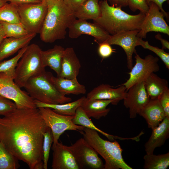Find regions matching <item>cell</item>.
<instances>
[{
    "label": "cell",
    "instance_id": "f35d334b",
    "mask_svg": "<svg viewBox=\"0 0 169 169\" xmlns=\"http://www.w3.org/2000/svg\"><path fill=\"white\" fill-rule=\"evenodd\" d=\"M166 117H169V89L164 90L157 98Z\"/></svg>",
    "mask_w": 169,
    "mask_h": 169
},
{
    "label": "cell",
    "instance_id": "74e56055",
    "mask_svg": "<svg viewBox=\"0 0 169 169\" xmlns=\"http://www.w3.org/2000/svg\"><path fill=\"white\" fill-rule=\"evenodd\" d=\"M98 44V52L102 59L108 58L115 52V49H113L110 44L105 42Z\"/></svg>",
    "mask_w": 169,
    "mask_h": 169
},
{
    "label": "cell",
    "instance_id": "5bb4252c",
    "mask_svg": "<svg viewBox=\"0 0 169 169\" xmlns=\"http://www.w3.org/2000/svg\"><path fill=\"white\" fill-rule=\"evenodd\" d=\"M68 28L70 38H76L82 34H87L94 37L98 44L105 41L110 35L97 24L86 20L75 19Z\"/></svg>",
    "mask_w": 169,
    "mask_h": 169
},
{
    "label": "cell",
    "instance_id": "ac0fdd59",
    "mask_svg": "<svg viewBox=\"0 0 169 169\" xmlns=\"http://www.w3.org/2000/svg\"><path fill=\"white\" fill-rule=\"evenodd\" d=\"M151 135L145 145L146 154L153 153L155 149L163 145L169 137V117H166L157 126L152 129Z\"/></svg>",
    "mask_w": 169,
    "mask_h": 169
},
{
    "label": "cell",
    "instance_id": "44dd1931",
    "mask_svg": "<svg viewBox=\"0 0 169 169\" xmlns=\"http://www.w3.org/2000/svg\"><path fill=\"white\" fill-rule=\"evenodd\" d=\"M36 34L30 33L23 37L5 38L0 45V62L28 45Z\"/></svg>",
    "mask_w": 169,
    "mask_h": 169
},
{
    "label": "cell",
    "instance_id": "ee69618b",
    "mask_svg": "<svg viewBox=\"0 0 169 169\" xmlns=\"http://www.w3.org/2000/svg\"><path fill=\"white\" fill-rule=\"evenodd\" d=\"M10 3L15 4H23L26 3H39L42 2L43 0H8Z\"/></svg>",
    "mask_w": 169,
    "mask_h": 169
},
{
    "label": "cell",
    "instance_id": "d4e9b609",
    "mask_svg": "<svg viewBox=\"0 0 169 169\" xmlns=\"http://www.w3.org/2000/svg\"><path fill=\"white\" fill-rule=\"evenodd\" d=\"M72 121L75 124L82 125L85 127L96 131L106 137L111 141H113L116 139L121 140H131L135 141L136 139V136L131 138H124L110 135L100 130L94 124L81 106L79 107L76 109Z\"/></svg>",
    "mask_w": 169,
    "mask_h": 169
},
{
    "label": "cell",
    "instance_id": "d6986e66",
    "mask_svg": "<svg viewBox=\"0 0 169 169\" xmlns=\"http://www.w3.org/2000/svg\"><path fill=\"white\" fill-rule=\"evenodd\" d=\"M139 115L145 119L148 128L151 129L158 126L166 117L158 98L150 99Z\"/></svg>",
    "mask_w": 169,
    "mask_h": 169
},
{
    "label": "cell",
    "instance_id": "ffe728a7",
    "mask_svg": "<svg viewBox=\"0 0 169 169\" xmlns=\"http://www.w3.org/2000/svg\"><path fill=\"white\" fill-rule=\"evenodd\" d=\"M81 67L74 49H65L63 55L61 72L59 77L69 79L77 78Z\"/></svg>",
    "mask_w": 169,
    "mask_h": 169
},
{
    "label": "cell",
    "instance_id": "4316f807",
    "mask_svg": "<svg viewBox=\"0 0 169 169\" xmlns=\"http://www.w3.org/2000/svg\"><path fill=\"white\" fill-rule=\"evenodd\" d=\"M101 13L99 0H86L74 11V14L76 18L87 20L98 18Z\"/></svg>",
    "mask_w": 169,
    "mask_h": 169
},
{
    "label": "cell",
    "instance_id": "e575fe53",
    "mask_svg": "<svg viewBox=\"0 0 169 169\" xmlns=\"http://www.w3.org/2000/svg\"><path fill=\"white\" fill-rule=\"evenodd\" d=\"M43 144V168L47 169L51 147L53 141V137L51 130L49 128L44 134Z\"/></svg>",
    "mask_w": 169,
    "mask_h": 169
},
{
    "label": "cell",
    "instance_id": "e0dca14e",
    "mask_svg": "<svg viewBox=\"0 0 169 169\" xmlns=\"http://www.w3.org/2000/svg\"><path fill=\"white\" fill-rule=\"evenodd\" d=\"M52 150V169H79L74 157L66 146L58 142Z\"/></svg>",
    "mask_w": 169,
    "mask_h": 169
},
{
    "label": "cell",
    "instance_id": "2e32d148",
    "mask_svg": "<svg viewBox=\"0 0 169 169\" xmlns=\"http://www.w3.org/2000/svg\"><path fill=\"white\" fill-rule=\"evenodd\" d=\"M116 88H113L108 84H102L95 88L87 95L90 99L110 100L114 101V105H116L126 96L127 91L125 86L120 85Z\"/></svg>",
    "mask_w": 169,
    "mask_h": 169
},
{
    "label": "cell",
    "instance_id": "603a6c76",
    "mask_svg": "<svg viewBox=\"0 0 169 169\" xmlns=\"http://www.w3.org/2000/svg\"><path fill=\"white\" fill-rule=\"evenodd\" d=\"M51 80L57 90L62 95L85 94V86L78 82L77 78L69 79L52 75Z\"/></svg>",
    "mask_w": 169,
    "mask_h": 169
},
{
    "label": "cell",
    "instance_id": "7bdbcfd3",
    "mask_svg": "<svg viewBox=\"0 0 169 169\" xmlns=\"http://www.w3.org/2000/svg\"><path fill=\"white\" fill-rule=\"evenodd\" d=\"M155 38L160 40L162 45V49H169V42L166 40L162 38L161 35L159 33L155 36Z\"/></svg>",
    "mask_w": 169,
    "mask_h": 169
},
{
    "label": "cell",
    "instance_id": "5b68a950",
    "mask_svg": "<svg viewBox=\"0 0 169 169\" xmlns=\"http://www.w3.org/2000/svg\"><path fill=\"white\" fill-rule=\"evenodd\" d=\"M52 74L45 71L30 78L23 87L35 100L48 104H63L72 99L61 94L52 83Z\"/></svg>",
    "mask_w": 169,
    "mask_h": 169
},
{
    "label": "cell",
    "instance_id": "6da1fadb",
    "mask_svg": "<svg viewBox=\"0 0 169 169\" xmlns=\"http://www.w3.org/2000/svg\"><path fill=\"white\" fill-rule=\"evenodd\" d=\"M49 128L38 108H17L0 117V142L30 169H44V136Z\"/></svg>",
    "mask_w": 169,
    "mask_h": 169
},
{
    "label": "cell",
    "instance_id": "ab89813d",
    "mask_svg": "<svg viewBox=\"0 0 169 169\" xmlns=\"http://www.w3.org/2000/svg\"><path fill=\"white\" fill-rule=\"evenodd\" d=\"M86 0H63L65 4L74 12Z\"/></svg>",
    "mask_w": 169,
    "mask_h": 169
},
{
    "label": "cell",
    "instance_id": "1f68e13d",
    "mask_svg": "<svg viewBox=\"0 0 169 169\" xmlns=\"http://www.w3.org/2000/svg\"><path fill=\"white\" fill-rule=\"evenodd\" d=\"M4 31L5 38L23 37L30 33L21 23H11L0 22Z\"/></svg>",
    "mask_w": 169,
    "mask_h": 169
},
{
    "label": "cell",
    "instance_id": "484cf974",
    "mask_svg": "<svg viewBox=\"0 0 169 169\" xmlns=\"http://www.w3.org/2000/svg\"><path fill=\"white\" fill-rule=\"evenodd\" d=\"M85 98V96H83L73 102L63 104H48L35 100L34 103L37 108H49L58 114L74 116L76 109L78 107L81 106Z\"/></svg>",
    "mask_w": 169,
    "mask_h": 169
},
{
    "label": "cell",
    "instance_id": "d6a6232c",
    "mask_svg": "<svg viewBox=\"0 0 169 169\" xmlns=\"http://www.w3.org/2000/svg\"><path fill=\"white\" fill-rule=\"evenodd\" d=\"M28 46L19 50L18 54L8 60L0 62V72L4 73L14 79L16 67Z\"/></svg>",
    "mask_w": 169,
    "mask_h": 169
},
{
    "label": "cell",
    "instance_id": "f1b7e54d",
    "mask_svg": "<svg viewBox=\"0 0 169 169\" xmlns=\"http://www.w3.org/2000/svg\"><path fill=\"white\" fill-rule=\"evenodd\" d=\"M145 169H166L169 166V152L156 155L146 154L144 157Z\"/></svg>",
    "mask_w": 169,
    "mask_h": 169
},
{
    "label": "cell",
    "instance_id": "4fadbf2b",
    "mask_svg": "<svg viewBox=\"0 0 169 169\" xmlns=\"http://www.w3.org/2000/svg\"><path fill=\"white\" fill-rule=\"evenodd\" d=\"M150 99L145 87L144 81L131 86L127 91L126 96L123 100L124 105L129 109L130 118H135Z\"/></svg>",
    "mask_w": 169,
    "mask_h": 169
},
{
    "label": "cell",
    "instance_id": "60d3db41",
    "mask_svg": "<svg viewBox=\"0 0 169 169\" xmlns=\"http://www.w3.org/2000/svg\"><path fill=\"white\" fill-rule=\"evenodd\" d=\"M109 2L110 5L120 8L128 6V0H105Z\"/></svg>",
    "mask_w": 169,
    "mask_h": 169
},
{
    "label": "cell",
    "instance_id": "ba28073f",
    "mask_svg": "<svg viewBox=\"0 0 169 169\" xmlns=\"http://www.w3.org/2000/svg\"><path fill=\"white\" fill-rule=\"evenodd\" d=\"M46 125L51 129L53 137L52 149L58 142L60 136L65 131H82L84 127L74 124V116L60 115L49 108H38Z\"/></svg>",
    "mask_w": 169,
    "mask_h": 169
},
{
    "label": "cell",
    "instance_id": "f6af8a7d",
    "mask_svg": "<svg viewBox=\"0 0 169 169\" xmlns=\"http://www.w3.org/2000/svg\"><path fill=\"white\" fill-rule=\"evenodd\" d=\"M5 33L2 27V28L0 29V45L3 39L5 38Z\"/></svg>",
    "mask_w": 169,
    "mask_h": 169
},
{
    "label": "cell",
    "instance_id": "4dcf8cb0",
    "mask_svg": "<svg viewBox=\"0 0 169 169\" xmlns=\"http://www.w3.org/2000/svg\"><path fill=\"white\" fill-rule=\"evenodd\" d=\"M0 22L21 23L16 4L7 3L0 8Z\"/></svg>",
    "mask_w": 169,
    "mask_h": 169
},
{
    "label": "cell",
    "instance_id": "836d02e7",
    "mask_svg": "<svg viewBox=\"0 0 169 169\" xmlns=\"http://www.w3.org/2000/svg\"><path fill=\"white\" fill-rule=\"evenodd\" d=\"M138 46L140 45L145 49H148L154 53L164 64L166 67L169 69V54L165 52L163 49L150 45L148 41L139 38Z\"/></svg>",
    "mask_w": 169,
    "mask_h": 169
},
{
    "label": "cell",
    "instance_id": "8d00e7d4",
    "mask_svg": "<svg viewBox=\"0 0 169 169\" xmlns=\"http://www.w3.org/2000/svg\"><path fill=\"white\" fill-rule=\"evenodd\" d=\"M127 6L133 12L139 10L140 12L145 14L148 12L149 9L146 0H128Z\"/></svg>",
    "mask_w": 169,
    "mask_h": 169
},
{
    "label": "cell",
    "instance_id": "c3c4849f",
    "mask_svg": "<svg viewBox=\"0 0 169 169\" xmlns=\"http://www.w3.org/2000/svg\"><path fill=\"white\" fill-rule=\"evenodd\" d=\"M2 28V26L1 23H0V29Z\"/></svg>",
    "mask_w": 169,
    "mask_h": 169
},
{
    "label": "cell",
    "instance_id": "30bf717a",
    "mask_svg": "<svg viewBox=\"0 0 169 169\" xmlns=\"http://www.w3.org/2000/svg\"><path fill=\"white\" fill-rule=\"evenodd\" d=\"M0 95L13 101L17 108H37L34 100L21 90L13 78L3 72H0Z\"/></svg>",
    "mask_w": 169,
    "mask_h": 169
},
{
    "label": "cell",
    "instance_id": "7a4b0ae2",
    "mask_svg": "<svg viewBox=\"0 0 169 169\" xmlns=\"http://www.w3.org/2000/svg\"><path fill=\"white\" fill-rule=\"evenodd\" d=\"M75 19L74 12L62 0L49 4L39 33L41 40L46 43H52L65 38L66 29Z\"/></svg>",
    "mask_w": 169,
    "mask_h": 169
},
{
    "label": "cell",
    "instance_id": "7c38bea8",
    "mask_svg": "<svg viewBox=\"0 0 169 169\" xmlns=\"http://www.w3.org/2000/svg\"><path fill=\"white\" fill-rule=\"evenodd\" d=\"M149 9L145 14L144 20L137 36L141 39L146 38L147 33L159 32L169 35V26L165 21L163 13L155 3L148 4Z\"/></svg>",
    "mask_w": 169,
    "mask_h": 169
},
{
    "label": "cell",
    "instance_id": "bcb514c9",
    "mask_svg": "<svg viewBox=\"0 0 169 169\" xmlns=\"http://www.w3.org/2000/svg\"><path fill=\"white\" fill-rule=\"evenodd\" d=\"M8 2V0H0V8L6 4Z\"/></svg>",
    "mask_w": 169,
    "mask_h": 169
},
{
    "label": "cell",
    "instance_id": "cb8c5ba5",
    "mask_svg": "<svg viewBox=\"0 0 169 169\" xmlns=\"http://www.w3.org/2000/svg\"><path fill=\"white\" fill-rule=\"evenodd\" d=\"M65 49L59 45L45 51L41 50V57L43 64L45 67L49 66L59 76L63 55Z\"/></svg>",
    "mask_w": 169,
    "mask_h": 169
},
{
    "label": "cell",
    "instance_id": "f546056e",
    "mask_svg": "<svg viewBox=\"0 0 169 169\" xmlns=\"http://www.w3.org/2000/svg\"><path fill=\"white\" fill-rule=\"evenodd\" d=\"M19 160L0 142V169H17Z\"/></svg>",
    "mask_w": 169,
    "mask_h": 169
},
{
    "label": "cell",
    "instance_id": "d590c367",
    "mask_svg": "<svg viewBox=\"0 0 169 169\" xmlns=\"http://www.w3.org/2000/svg\"><path fill=\"white\" fill-rule=\"evenodd\" d=\"M16 108L14 102L0 95V115H6Z\"/></svg>",
    "mask_w": 169,
    "mask_h": 169
},
{
    "label": "cell",
    "instance_id": "277c9868",
    "mask_svg": "<svg viewBox=\"0 0 169 169\" xmlns=\"http://www.w3.org/2000/svg\"><path fill=\"white\" fill-rule=\"evenodd\" d=\"M80 132L104 159V169H132L124 161L122 156L123 150L116 140L113 141L105 140L97 131L86 127Z\"/></svg>",
    "mask_w": 169,
    "mask_h": 169
},
{
    "label": "cell",
    "instance_id": "7402d4cb",
    "mask_svg": "<svg viewBox=\"0 0 169 169\" xmlns=\"http://www.w3.org/2000/svg\"><path fill=\"white\" fill-rule=\"evenodd\" d=\"M112 100L90 99L86 97L81 106L89 118L92 117L99 120L106 116L110 111L107 108L110 104L114 105Z\"/></svg>",
    "mask_w": 169,
    "mask_h": 169
},
{
    "label": "cell",
    "instance_id": "b9f144b4",
    "mask_svg": "<svg viewBox=\"0 0 169 169\" xmlns=\"http://www.w3.org/2000/svg\"><path fill=\"white\" fill-rule=\"evenodd\" d=\"M147 4L151 2H153L155 3L159 7V9L164 14L165 17L167 18H168V14L163 9L162 5L163 3L168 0H146Z\"/></svg>",
    "mask_w": 169,
    "mask_h": 169
},
{
    "label": "cell",
    "instance_id": "9c48e42d",
    "mask_svg": "<svg viewBox=\"0 0 169 169\" xmlns=\"http://www.w3.org/2000/svg\"><path fill=\"white\" fill-rule=\"evenodd\" d=\"M66 147L74 157L79 169H104V164L98 153L84 138Z\"/></svg>",
    "mask_w": 169,
    "mask_h": 169
},
{
    "label": "cell",
    "instance_id": "9a60e30c",
    "mask_svg": "<svg viewBox=\"0 0 169 169\" xmlns=\"http://www.w3.org/2000/svg\"><path fill=\"white\" fill-rule=\"evenodd\" d=\"M140 30H134L121 32L110 35L105 42L110 45L120 46L124 50L127 57V67L131 70L133 66V55L136 53V47L138 46L139 39L137 34Z\"/></svg>",
    "mask_w": 169,
    "mask_h": 169
},
{
    "label": "cell",
    "instance_id": "8992f818",
    "mask_svg": "<svg viewBox=\"0 0 169 169\" xmlns=\"http://www.w3.org/2000/svg\"><path fill=\"white\" fill-rule=\"evenodd\" d=\"M41 50L36 44L28 45L18 61L14 80L20 88L23 87L30 78L45 71L41 59Z\"/></svg>",
    "mask_w": 169,
    "mask_h": 169
},
{
    "label": "cell",
    "instance_id": "3957f363",
    "mask_svg": "<svg viewBox=\"0 0 169 169\" xmlns=\"http://www.w3.org/2000/svg\"><path fill=\"white\" fill-rule=\"evenodd\" d=\"M101 14L93 20L110 35L129 30H140L145 14L140 12L132 15L123 11L121 8L111 6L106 0L99 1Z\"/></svg>",
    "mask_w": 169,
    "mask_h": 169
},
{
    "label": "cell",
    "instance_id": "8fae6325",
    "mask_svg": "<svg viewBox=\"0 0 169 169\" xmlns=\"http://www.w3.org/2000/svg\"><path fill=\"white\" fill-rule=\"evenodd\" d=\"M135 54L136 64L128 73L129 78L122 84L125 87L126 91L134 84L144 81L151 74L157 72L160 69L158 57L149 54L143 59L136 52Z\"/></svg>",
    "mask_w": 169,
    "mask_h": 169
},
{
    "label": "cell",
    "instance_id": "83f0119b",
    "mask_svg": "<svg viewBox=\"0 0 169 169\" xmlns=\"http://www.w3.org/2000/svg\"><path fill=\"white\" fill-rule=\"evenodd\" d=\"M144 82L145 89L150 99L157 98L164 90L169 88L167 80L154 73L151 74Z\"/></svg>",
    "mask_w": 169,
    "mask_h": 169
},
{
    "label": "cell",
    "instance_id": "52a82bcc",
    "mask_svg": "<svg viewBox=\"0 0 169 169\" xmlns=\"http://www.w3.org/2000/svg\"><path fill=\"white\" fill-rule=\"evenodd\" d=\"M16 4L21 23L30 33H39L47 12L46 3Z\"/></svg>",
    "mask_w": 169,
    "mask_h": 169
},
{
    "label": "cell",
    "instance_id": "7dc6e473",
    "mask_svg": "<svg viewBox=\"0 0 169 169\" xmlns=\"http://www.w3.org/2000/svg\"><path fill=\"white\" fill-rule=\"evenodd\" d=\"M43 0L45 1L48 5L49 4L52 3H53L56 1L59 0Z\"/></svg>",
    "mask_w": 169,
    "mask_h": 169
}]
</instances>
